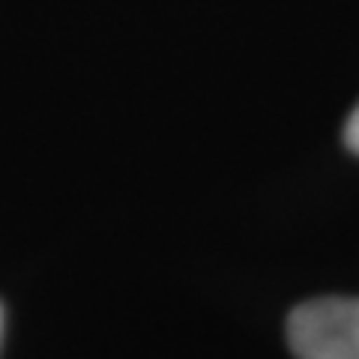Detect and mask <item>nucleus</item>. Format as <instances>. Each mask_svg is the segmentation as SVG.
<instances>
[{
    "mask_svg": "<svg viewBox=\"0 0 359 359\" xmlns=\"http://www.w3.org/2000/svg\"><path fill=\"white\" fill-rule=\"evenodd\" d=\"M287 344L297 359H359V299L320 297L297 306Z\"/></svg>",
    "mask_w": 359,
    "mask_h": 359,
    "instance_id": "nucleus-1",
    "label": "nucleus"
},
{
    "mask_svg": "<svg viewBox=\"0 0 359 359\" xmlns=\"http://www.w3.org/2000/svg\"><path fill=\"white\" fill-rule=\"evenodd\" d=\"M344 144L359 156V105L353 108V114L344 123Z\"/></svg>",
    "mask_w": 359,
    "mask_h": 359,
    "instance_id": "nucleus-2",
    "label": "nucleus"
},
{
    "mask_svg": "<svg viewBox=\"0 0 359 359\" xmlns=\"http://www.w3.org/2000/svg\"><path fill=\"white\" fill-rule=\"evenodd\" d=\"M0 327H4V314H0Z\"/></svg>",
    "mask_w": 359,
    "mask_h": 359,
    "instance_id": "nucleus-3",
    "label": "nucleus"
}]
</instances>
